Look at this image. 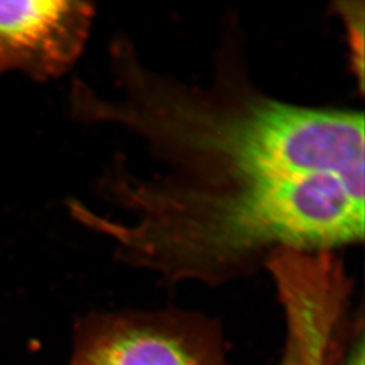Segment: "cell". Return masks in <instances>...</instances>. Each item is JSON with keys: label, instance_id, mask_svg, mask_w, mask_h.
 Wrapping results in <instances>:
<instances>
[{"label": "cell", "instance_id": "6", "mask_svg": "<svg viewBox=\"0 0 365 365\" xmlns=\"http://www.w3.org/2000/svg\"><path fill=\"white\" fill-rule=\"evenodd\" d=\"M334 365H365V329L362 311L354 318L351 329Z\"/></svg>", "mask_w": 365, "mask_h": 365}, {"label": "cell", "instance_id": "4", "mask_svg": "<svg viewBox=\"0 0 365 365\" xmlns=\"http://www.w3.org/2000/svg\"><path fill=\"white\" fill-rule=\"evenodd\" d=\"M89 1H0V76L17 71L37 82L66 75L89 39Z\"/></svg>", "mask_w": 365, "mask_h": 365}, {"label": "cell", "instance_id": "1", "mask_svg": "<svg viewBox=\"0 0 365 365\" xmlns=\"http://www.w3.org/2000/svg\"><path fill=\"white\" fill-rule=\"evenodd\" d=\"M246 48L230 11L208 80L188 82L149 66L120 35L109 46L118 93L100 96L82 81L71 88L75 120L124 128L159 165L145 178L118 155L98 181L129 222L76 200L71 215L168 285L217 287L265 271L280 250L338 252L364 240L363 111L266 93Z\"/></svg>", "mask_w": 365, "mask_h": 365}, {"label": "cell", "instance_id": "2", "mask_svg": "<svg viewBox=\"0 0 365 365\" xmlns=\"http://www.w3.org/2000/svg\"><path fill=\"white\" fill-rule=\"evenodd\" d=\"M265 271L285 323L278 365H334L355 318L354 282L338 252L280 250Z\"/></svg>", "mask_w": 365, "mask_h": 365}, {"label": "cell", "instance_id": "5", "mask_svg": "<svg viewBox=\"0 0 365 365\" xmlns=\"http://www.w3.org/2000/svg\"><path fill=\"white\" fill-rule=\"evenodd\" d=\"M334 10L339 16L349 45V58L352 73L359 81L361 93L364 91V3L346 0L334 1Z\"/></svg>", "mask_w": 365, "mask_h": 365}, {"label": "cell", "instance_id": "3", "mask_svg": "<svg viewBox=\"0 0 365 365\" xmlns=\"http://www.w3.org/2000/svg\"><path fill=\"white\" fill-rule=\"evenodd\" d=\"M214 318L176 307L96 314L83 322L70 365H228Z\"/></svg>", "mask_w": 365, "mask_h": 365}]
</instances>
